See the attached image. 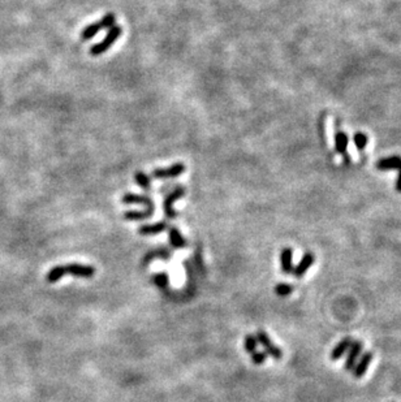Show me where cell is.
Returning <instances> with one entry per match:
<instances>
[{"label": "cell", "mask_w": 401, "mask_h": 402, "mask_svg": "<svg viewBox=\"0 0 401 402\" xmlns=\"http://www.w3.org/2000/svg\"><path fill=\"white\" fill-rule=\"evenodd\" d=\"M64 275H73L77 277H92L96 275V268L91 265H83L78 263H72L66 265H56L47 274L46 279L48 283H57Z\"/></svg>", "instance_id": "1"}, {"label": "cell", "mask_w": 401, "mask_h": 402, "mask_svg": "<svg viewBox=\"0 0 401 402\" xmlns=\"http://www.w3.org/2000/svg\"><path fill=\"white\" fill-rule=\"evenodd\" d=\"M116 22V16L113 13H106L103 17L97 22H92V24L87 25L86 27H83V30L81 31V41L82 42H86V41H90L92 37H96L97 34L101 31V30L104 29H110L115 25Z\"/></svg>", "instance_id": "2"}, {"label": "cell", "mask_w": 401, "mask_h": 402, "mask_svg": "<svg viewBox=\"0 0 401 402\" xmlns=\"http://www.w3.org/2000/svg\"><path fill=\"white\" fill-rule=\"evenodd\" d=\"M122 33L121 26L119 25H113L112 27H110L108 33L106 34L103 39H102L99 43H96L94 46L90 47V55L91 56H99V55H103L104 52H107L111 47H112L113 43L120 38Z\"/></svg>", "instance_id": "3"}, {"label": "cell", "mask_w": 401, "mask_h": 402, "mask_svg": "<svg viewBox=\"0 0 401 402\" xmlns=\"http://www.w3.org/2000/svg\"><path fill=\"white\" fill-rule=\"evenodd\" d=\"M184 195H185V188H182L181 185H177L176 188H173L172 191H170V193L164 197L163 210L167 219H171V220H172V219L177 218L178 214L173 210V203H175L176 200L181 199Z\"/></svg>", "instance_id": "4"}, {"label": "cell", "mask_w": 401, "mask_h": 402, "mask_svg": "<svg viewBox=\"0 0 401 402\" xmlns=\"http://www.w3.org/2000/svg\"><path fill=\"white\" fill-rule=\"evenodd\" d=\"M185 172V164L184 163H175L170 165L168 168H157L152 171L151 176L158 180H168L176 179V177L181 176Z\"/></svg>", "instance_id": "5"}, {"label": "cell", "mask_w": 401, "mask_h": 402, "mask_svg": "<svg viewBox=\"0 0 401 402\" xmlns=\"http://www.w3.org/2000/svg\"><path fill=\"white\" fill-rule=\"evenodd\" d=\"M257 341H258V344H261L263 348H265L266 350V354L267 355H271L272 358H275V359H282L283 358V352L280 350L277 346H275L272 344V341L270 340V337L267 336V333H266L263 329H259L258 332H257Z\"/></svg>", "instance_id": "6"}, {"label": "cell", "mask_w": 401, "mask_h": 402, "mask_svg": "<svg viewBox=\"0 0 401 402\" xmlns=\"http://www.w3.org/2000/svg\"><path fill=\"white\" fill-rule=\"evenodd\" d=\"M363 349V344L361 340H356V341H352V345L349 348L347 353V359H345L344 363V370L347 371H352L354 367V364L357 363L358 358L361 357V353H362Z\"/></svg>", "instance_id": "7"}, {"label": "cell", "mask_w": 401, "mask_h": 402, "mask_svg": "<svg viewBox=\"0 0 401 402\" xmlns=\"http://www.w3.org/2000/svg\"><path fill=\"white\" fill-rule=\"evenodd\" d=\"M121 202L124 205H143L147 209H152L154 207V202L150 197L145 195V194H133V193H127L121 197Z\"/></svg>", "instance_id": "8"}, {"label": "cell", "mask_w": 401, "mask_h": 402, "mask_svg": "<svg viewBox=\"0 0 401 402\" xmlns=\"http://www.w3.org/2000/svg\"><path fill=\"white\" fill-rule=\"evenodd\" d=\"M373 360V353L372 352H366L362 357L360 358V360H357V363L354 364L352 373H353V378L360 379L362 378L363 375L366 374V371L370 367V363Z\"/></svg>", "instance_id": "9"}, {"label": "cell", "mask_w": 401, "mask_h": 402, "mask_svg": "<svg viewBox=\"0 0 401 402\" xmlns=\"http://www.w3.org/2000/svg\"><path fill=\"white\" fill-rule=\"evenodd\" d=\"M280 265H282V271L284 274H293V250L291 247H284L280 253Z\"/></svg>", "instance_id": "10"}, {"label": "cell", "mask_w": 401, "mask_h": 402, "mask_svg": "<svg viewBox=\"0 0 401 402\" xmlns=\"http://www.w3.org/2000/svg\"><path fill=\"white\" fill-rule=\"evenodd\" d=\"M315 260V256L313 255L312 253H305L302 255V258H301L300 263H298L296 267H294L293 270V275L296 277H302L305 276L306 272H307V270H309L310 267L313 265V263H314Z\"/></svg>", "instance_id": "11"}, {"label": "cell", "mask_w": 401, "mask_h": 402, "mask_svg": "<svg viewBox=\"0 0 401 402\" xmlns=\"http://www.w3.org/2000/svg\"><path fill=\"white\" fill-rule=\"evenodd\" d=\"M352 341H353V340H352L351 337H344V339H343L342 341H340V343L331 350V354H330L331 360H339L340 358L344 357V355L348 353V350H349V348H351Z\"/></svg>", "instance_id": "12"}, {"label": "cell", "mask_w": 401, "mask_h": 402, "mask_svg": "<svg viewBox=\"0 0 401 402\" xmlns=\"http://www.w3.org/2000/svg\"><path fill=\"white\" fill-rule=\"evenodd\" d=\"M170 226L166 221H159V223L155 224H149V225H142L140 226L138 229V233L141 236H150V234H158V233H162L163 230L168 229Z\"/></svg>", "instance_id": "13"}, {"label": "cell", "mask_w": 401, "mask_h": 402, "mask_svg": "<svg viewBox=\"0 0 401 402\" xmlns=\"http://www.w3.org/2000/svg\"><path fill=\"white\" fill-rule=\"evenodd\" d=\"M377 168L381 171L389 170H400L401 168V158L400 156H391V158H384L377 163Z\"/></svg>", "instance_id": "14"}, {"label": "cell", "mask_w": 401, "mask_h": 402, "mask_svg": "<svg viewBox=\"0 0 401 402\" xmlns=\"http://www.w3.org/2000/svg\"><path fill=\"white\" fill-rule=\"evenodd\" d=\"M155 209H146L143 211H127L124 214L125 220L137 221V220H146L150 219L154 215Z\"/></svg>", "instance_id": "15"}, {"label": "cell", "mask_w": 401, "mask_h": 402, "mask_svg": "<svg viewBox=\"0 0 401 402\" xmlns=\"http://www.w3.org/2000/svg\"><path fill=\"white\" fill-rule=\"evenodd\" d=\"M155 258H161V259L167 260L168 258H171V251L167 249V247H161V249H157V250H151L149 253L146 254L145 258H143L142 264L145 265L146 263H150L152 259Z\"/></svg>", "instance_id": "16"}, {"label": "cell", "mask_w": 401, "mask_h": 402, "mask_svg": "<svg viewBox=\"0 0 401 402\" xmlns=\"http://www.w3.org/2000/svg\"><path fill=\"white\" fill-rule=\"evenodd\" d=\"M170 242L175 249H181L187 246V241L176 226H170Z\"/></svg>", "instance_id": "17"}, {"label": "cell", "mask_w": 401, "mask_h": 402, "mask_svg": "<svg viewBox=\"0 0 401 402\" xmlns=\"http://www.w3.org/2000/svg\"><path fill=\"white\" fill-rule=\"evenodd\" d=\"M134 181L140 185L141 188H142L145 191L151 190V180H150V177L147 176L145 172H142V171H137V172L134 173Z\"/></svg>", "instance_id": "18"}, {"label": "cell", "mask_w": 401, "mask_h": 402, "mask_svg": "<svg viewBox=\"0 0 401 402\" xmlns=\"http://www.w3.org/2000/svg\"><path fill=\"white\" fill-rule=\"evenodd\" d=\"M335 149L339 154H347L348 149V137L347 134L343 131H337L335 136Z\"/></svg>", "instance_id": "19"}, {"label": "cell", "mask_w": 401, "mask_h": 402, "mask_svg": "<svg viewBox=\"0 0 401 402\" xmlns=\"http://www.w3.org/2000/svg\"><path fill=\"white\" fill-rule=\"evenodd\" d=\"M257 345H258V341H257L256 336L248 334V336L245 337V350H246L248 353L253 354V353L256 352Z\"/></svg>", "instance_id": "20"}, {"label": "cell", "mask_w": 401, "mask_h": 402, "mask_svg": "<svg viewBox=\"0 0 401 402\" xmlns=\"http://www.w3.org/2000/svg\"><path fill=\"white\" fill-rule=\"evenodd\" d=\"M353 141L354 143H356V147L358 150H363L366 147V145H367V137H366L365 134L361 133V131H358V133L354 134L353 137Z\"/></svg>", "instance_id": "21"}, {"label": "cell", "mask_w": 401, "mask_h": 402, "mask_svg": "<svg viewBox=\"0 0 401 402\" xmlns=\"http://www.w3.org/2000/svg\"><path fill=\"white\" fill-rule=\"evenodd\" d=\"M292 292H293V288H292L291 285H288V284H279V285H276V288H275V293H276L277 295H280V297H287V295L291 294Z\"/></svg>", "instance_id": "22"}, {"label": "cell", "mask_w": 401, "mask_h": 402, "mask_svg": "<svg viewBox=\"0 0 401 402\" xmlns=\"http://www.w3.org/2000/svg\"><path fill=\"white\" fill-rule=\"evenodd\" d=\"M266 358H267V354L262 352H254L252 354V360L254 362V364H263L265 363Z\"/></svg>", "instance_id": "23"}, {"label": "cell", "mask_w": 401, "mask_h": 402, "mask_svg": "<svg viewBox=\"0 0 401 402\" xmlns=\"http://www.w3.org/2000/svg\"><path fill=\"white\" fill-rule=\"evenodd\" d=\"M152 279H154V283L157 284V285L162 286V288H164V286L168 284V276H167L166 274L154 275V276H152Z\"/></svg>", "instance_id": "24"}, {"label": "cell", "mask_w": 401, "mask_h": 402, "mask_svg": "<svg viewBox=\"0 0 401 402\" xmlns=\"http://www.w3.org/2000/svg\"><path fill=\"white\" fill-rule=\"evenodd\" d=\"M396 190L398 191V193H401V168L398 170V176H397V180H396Z\"/></svg>", "instance_id": "25"}]
</instances>
